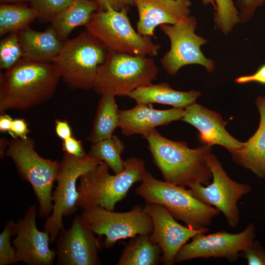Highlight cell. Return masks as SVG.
Wrapping results in <instances>:
<instances>
[{"label":"cell","mask_w":265,"mask_h":265,"mask_svg":"<svg viewBox=\"0 0 265 265\" xmlns=\"http://www.w3.org/2000/svg\"><path fill=\"white\" fill-rule=\"evenodd\" d=\"M196 26V19L191 15L176 24L159 26L170 42L169 50L160 59L167 74L174 76L182 67L190 64L201 65L209 73L214 70L213 60L207 58L201 51V46L208 41L195 33Z\"/></svg>","instance_id":"cell-11"},{"label":"cell","mask_w":265,"mask_h":265,"mask_svg":"<svg viewBox=\"0 0 265 265\" xmlns=\"http://www.w3.org/2000/svg\"><path fill=\"white\" fill-rule=\"evenodd\" d=\"M80 216L95 234L106 237L103 246L106 249L112 247L119 240L150 234L153 229L151 216L139 206L123 212L96 206L83 210Z\"/></svg>","instance_id":"cell-10"},{"label":"cell","mask_w":265,"mask_h":265,"mask_svg":"<svg viewBox=\"0 0 265 265\" xmlns=\"http://www.w3.org/2000/svg\"><path fill=\"white\" fill-rule=\"evenodd\" d=\"M99 9L93 0H72L71 3L51 21L59 37L65 41L76 27L85 26Z\"/></svg>","instance_id":"cell-23"},{"label":"cell","mask_w":265,"mask_h":265,"mask_svg":"<svg viewBox=\"0 0 265 265\" xmlns=\"http://www.w3.org/2000/svg\"><path fill=\"white\" fill-rule=\"evenodd\" d=\"M184 112V108L159 110L150 104H136L132 108L119 110L118 127L125 136L139 134L146 138L156 127L181 120Z\"/></svg>","instance_id":"cell-19"},{"label":"cell","mask_w":265,"mask_h":265,"mask_svg":"<svg viewBox=\"0 0 265 265\" xmlns=\"http://www.w3.org/2000/svg\"><path fill=\"white\" fill-rule=\"evenodd\" d=\"M115 97L112 94L101 96L91 130L86 139L87 141L94 144L110 138L118 127L119 109Z\"/></svg>","instance_id":"cell-24"},{"label":"cell","mask_w":265,"mask_h":265,"mask_svg":"<svg viewBox=\"0 0 265 265\" xmlns=\"http://www.w3.org/2000/svg\"><path fill=\"white\" fill-rule=\"evenodd\" d=\"M54 124L55 133L62 140L73 136L72 130L68 121L56 119Z\"/></svg>","instance_id":"cell-38"},{"label":"cell","mask_w":265,"mask_h":265,"mask_svg":"<svg viewBox=\"0 0 265 265\" xmlns=\"http://www.w3.org/2000/svg\"><path fill=\"white\" fill-rule=\"evenodd\" d=\"M37 204L29 206L15 225L16 237L12 241L17 260L28 265H51L56 256L50 249V238L46 231L36 227Z\"/></svg>","instance_id":"cell-16"},{"label":"cell","mask_w":265,"mask_h":265,"mask_svg":"<svg viewBox=\"0 0 265 265\" xmlns=\"http://www.w3.org/2000/svg\"><path fill=\"white\" fill-rule=\"evenodd\" d=\"M255 103L260 114L259 127L240 148L232 153V157L237 165L265 180V97H258Z\"/></svg>","instance_id":"cell-20"},{"label":"cell","mask_w":265,"mask_h":265,"mask_svg":"<svg viewBox=\"0 0 265 265\" xmlns=\"http://www.w3.org/2000/svg\"><path fill=\"white\" fill-rule=\"evenodd\" d=\"M23 58L52 62L60 51L63 42L51 26L43 31L28 26L17 32Z\"/></svg>","instance_id":"cell-21"},{"label":"cell","mask_w":265,"mask_h":265,"mask_svg":"<svg viewBox=\"0 0 265 265\" xmlns=\"http://www.w3.org/2000/svg\"><path fill=\"white\" fill-rule=\"evenodd\" d=\"M15 225L13 220H9L0 234V265L18 262L15 248L10 242L11 236L15 235Z\"/></svg>","instance_id":"cell-30"},{"label":"cell","mask_w":265,"mask_h":265,"mask_svg":"<svg viewBox=\"0 0 265 265\" xmlns=\"http://www.w3.org/2000/svg\"><path fill=\"white\" fill-rule=\"evenodd\" d=\"M199 132V139L205 145H218L226 148L231 154L240 148L243 143L233 137L226 130L222 116L195 103L185 108L181 119Z\"/></svg>","instance_id":"cell-18"},{"label":"cell","mask_w":265,"mask_h":265,"mask_svg":"<svg viewBox=\"0 0 265 265\" xmlns=\"http://www.w3.org/2000/svg\"><path fill=\"white\" fill-rule=\"evenodd\" d=\"M206 159L212 174V182L208 186L196 184L188 189L200 201L218 209L224 214L228 226L234 228L239 221L238 202L251 191V187L232 180L212 152L206 156Z\"/></svg>","instance_id":"cell-12"},{"label":"cell","mask_w":265,"mask_h":265,"mask_svg":"<svg viewBox=\"0 0 265 265\" xmlns=\"http://www.w3.org/2000/svg\"><path fill=\"white\" fill-rule=\"evenodd\" d=\"M240 23L245 24L253 17L256 10L265 4V0H237Z\"/></svg>","instance_id":"cell-32"},{"label":"cell","mask_w":265,"mask_h":265,"mask_svg":"<svg viewBox=\"0 0 265 265\" xmlns=\"http://www.w3.org/2000/svg\"><path fill=\"white\" fill-rule=\"evenodd\" d=\"M203 3L205 5L211 4L215 8V3L214 0H202Z\"/></svg>","instance_id":"cell-42"},{"label":"cell","mask_w":265,"mask_h":265,"mask_svg":"<svg viewBox=\"0 0 265 265\" xmlns=\"http://www.w3.org/2000/svg\"><path fill=\"white\" fill-rule=\"evenodd\" d=\"M102 162L87 155L84 158L80 159L64 153L60 161L57 185L52 193V212L46 218L44 226V231L49 234L51 244L54 242L59 232L64 229L63 217L71 215L78 210V180Z\"/></svg>","instance_id":"cell-9"},{"label":"cell","mask_w":265,"mask_h":265,"mask_svg":"<svg viewBox=\"0 0 265 265\" xmlns=\"http://www.w3.org/2000/svg\"><path fill=\"white\" fill-rule=\"evenodd\" d=\"M144 210L151 216L153 229L150 234L152 242L162 250V263L164 265L175 264V256L180 248L195 235L207 233L208 227L194 229L179 224L163 205L146 203Z\"/></svg>","instance_id":"cell-15"},{"label":"cell","mask_w":265,"mask_h":265,"mask_svg":"<svg viewBox=\"0 0 265 265\" xmlns=\"http://www.w3.org/2000/svg\"><path fill=\"white\" fill-rule=\"evenodd\" d=\"M129 9L116 10L107 6L105 10L98 9L85 26L86 31L101 41L109 51L117 53L157 56L161 47L152 37L135 31L131 24Z\"/></svg>","instance_id":"cell-8"},{"label":"cell","mask_w":265,"mask_h":265,"mask_svg":"<svg viewBox=\"0 0 265 265\" xmlns=\"http://www.w3.org/2000/svg\"><path fill=\"white\" fill-rule=\"evenodd\" d=\"M23 53L17 32L12 33L0 43V68L8 70L23 58Z\"/></svg>","instance_id":"cell-29"},{"label":"cell","mask_w":265,"mask_h":265,"mask_svg":"<svg viewBox=\"0 0 265 265\" xmlns=\"http://www.w3.org/2000/svg\"><path fill=\"white\" fill-rule=\"evenodd\" d=\"M125 246L117 265H157L162 262L160 247L150 234H139Z\"/></svg>","instance_id":"cell-25"},{"label":"cell","mask_w":265,"mask_h":265,"mask_svg":"<svg viewBox=\"0 0 265 265\" xmlns=\"http://www.w3.org/2000/svg\"><path fill=\"white\" fill-rule=\"evenodd\" d=\"M125 149V145L116 135L92 144L86 155L90 157L98 159L106 163L114 174L123 171L124 160L121 155Z\"/></svg>","instance_id":"cell-27"},{"label":"cell","mask_w":265,"mask_h":265,"mask_svg":"<svg viewBox=\"0 0 265 265\" xmlns=\"http://www.w3.org/2000/svg\"><path fill=\"white\" fill-rule=\"evenodd\" d=\"M61 79L52 62L21 59L0 74V113L26 110L53 96Z\"/></svg>","instance_id":"cell-1"},{"label":"cell","mask_w":265,"mask_h":265,"mask_svg":"<svg viewBox=\"0 0 265 265\" xmlns=\"http://www.w3.org/2000/svg\"><path fill=\"white\" fill-rule=\"evenodd\" d=\"M235 81L238 84L254 82L265 85V63L261 65L254 74L239 77Z\"/></svg>","instance_id":"cell-37"},{"label":"cell","mask_w":265,"mask_h":265,"mask_svg":"<svg viewBox=\"0 0 265 265\" xmlns=\"http://www.w3.org/2000/svg\"><path fill=\"white\" fill-rule=\"evenodd\" d=\"M2 2H23L28 1L31 2L33 0H0Z\"/></svg>","instance_id":"cell-41"},{"label":"cell","mask_w":265,"mask_h":265,"mask_svg":"<svg viewBox=\"0 0 265 265\" xmlns=\"http://www.w3.org/2000/svg\"><path fill=\"white\" fill-rule=\"evenodd\" d=\"M108 52L104 44L85 31L64 41L52 62L68 87L88 90L93 88L98 69Z\"/></svg>","instance_id":"cell-5"},{"label":"cell","mask_w":265,"mask_h":265,"mask_svg":"<svg viewBox=\"0 0 265 265\" xmlns=\"http://www.w3.org/2000/svg\"><path fill=\"white\" fill-rule=\"evenodd\" d=\"M62 151L76 158L82 159L86 157L82 141L72 136L62 141Z\"/></svg>","instance_id":"cell-34"},{"label":"cell","mask_w":265,"mask_h":265,"mask_svg":"<svg viewBox=\"0 0 265 265\" xmlns=\"http://www.w3.org/2000/svg\"><path fill=\"white\" fill-rule=\"evenodd\" d=\"M97 4L99 9L105 10L109 6L116 10L123 9H129L130 7L134 5L135 0H93Z\"/></svg>","instance_id":"cell-35"},{"label":"cell","mask_w":265,"mask_h":265,"mask_svg":"<svg viewBox=\"0 0 265 265\" xmlns=\"http://www.w3.org/2000/svg\"><path fill=\"white\" fill-rule=\"evenodd\" d=\"M29 132L27 124L24 119L17 118L13 120L11 128L8 133L13 138L26 139Z\"/></svg>","instance_id":"cell-36"},{"label":"cell","mask_w":265,"mask_h":265,"mask_svg":"<svg viewBox=\"0 0 265 265\" xmlns=\"http://www.w3.org/2000/svg\"><path fill=\"white\" fill-rule=\"evenodd\" d=\"M158 72L151 57L108 50L98 69L93 89L101 96H128L138 87L152 83Z\"/></svg>","instance_id":"cell-6"},{"label":"cell","mask_w":265,"mask_h":265,"mask_svg":"<svg viewBox=\"0 0 265 265\" xmlns=\"http://www.w3.org/2000/svg\"><path fill=\"white\" fill-rule=\"evenodd\" d=\"M145 139L153 162L164 181L188 187L196 184H211L212 174L206 156L212 152V146L191 149L184 142L165 137L156 129Z\"/></svg>","instance_id":"cell-2"},{"label":"cell","mask_w":265,"mask_h":265,"mask_svg":"<svg viewBox=\"0 0 265 265\" xmlns=\"http://www.w3.org/2000/svg\"><path fill=\"white\" fill-rule=\"evenodd\" d=\"M13 120L9 115L1 114L0 116V132L8 133L11 130Z\"/></svg>","instance_id":"cell-39"},{"label":"cell","mask_w":265,"mask_h":265,"mask_svg":"<svg viewBox=\"0 0 265 265\" xmlns=\"http://www.w3.org/2000/svg\"><path fill=\"white\" fill-rule=\"evenodd\" d=\"M104 162L81 176L77 190V205L83 210L99 206L113 211L116 204L124 199L134 184L142 182L146 172L141 159L131 157L124 160V168L119 174L111 175Z\"/></svg>","instance_id":"cell-3"},{"label":"cell","mask_w":265,"mask_h":265,"mask_svg":"<svg viewBox=\"0 0 265 265\" xmlns=\"http://www.w3.org/2000/svg\"><path fill=\"white\" fill-rule=\"evenodd\" d=\"M135 192L146 203L163 205L176 220L194 229L208 227L220 213L216 208L197 199L185 186L159 180L147 171Z\"/></svg>","instance_id":"cell-4"},{"label":"cell","mask_w":265,"mask_h":265,"mask_svg":"<svg viewBox=\"0 0 265 265\" xmlns=\"http://www.w3.org/2000/svg\"><path fill=\"white\" fill-rule=\"evenodd\" d=\"M38 17L37 11L17 4L0 5V35L18 32Z\"/></svg>","instance_id":"cell-26"},{"label":"cell","mask_w":265,"mask_h":265,"mask_svg":"<svg viewBox=\"0 0 265 265\" xmlns=\"http://www.w3.org/2000/svg\"><path fill=\"white\" fill-rule=\"evenodd\" d=\"M248 265H265V250L258 240H254L252 245L240 253Z\"/></svg>","instance_id":"cell-33"},{"label":"cell","mask_w":265,"mask_h":265,"mask_svg":"<svg viewBox=\"0 0 265 265\" xmlns=\"http://www.w3.org/2000/svg\"><path fill=\"white\" fill-rule=\"evenodd\" d=\"M201 93L198 91H178L173 89L167 83L161 82L138 87L128 97L134 100L136 104L157 103L185 109L196 103Z\"/></svg>","instance_id":"cell-22"},{"label":"cell","mask_w":265,"mask_h":265,"mask_svg":"<svg viewBox=\"0 0 265 265\" xmlns=\"http://www.w3.org/2000/svg\"><path fill=\"white\" fill-rule=\"evenodd\" d=\"M190 0H135L138 20L136 31L155 38V30L161 25H174L190 15Z\"/></svg>","instance_id":"cell-17"},{"label":"cell","mask_w":265,"mask_h":265,"mask_svg":"<svg viewBox=\"0 0 265 265\" xmlns=\"http://www.w3.org/2000/svg\"><path fill=\"white\" fill-rule=\"evenodd\" d=\"M255 230V225L250 223L244 230L237 234L225 231L208 235L197 234L191 238L190 242L180 248L174 262L178 263L197 258H224L229 262L235 263L240 257V253L253 244Z\"/></svg>","instance_id":"cell-13"},{"label":"cell","mask_w":265,"mask_h":265,"mask_svg":"<svg viewBox=\"0 0 265 265\" xmlns=\"http://www.w3.org/2000/svg\"><path fill=\"white\" fill-rule=\"evenodd\" d=\"M57 265H98L102 248L97 238L80 215H76L68 229H63L56 238Z\"/></svg>","instance_id":"cell-14"},{"label":"cell","mask_w":265,"mask_h":265,"mask_svg":"<svg viewBox=\"0 0 265 265\" xmlns=\"http://www.w3.org/2000/svg\"><path fill=\"white\" fill-rule=\"evenodd\" d=\"M8 140L5 138L2 137L0 139V159L3 158L6 155V150L7 147Z\"/></svg>","instance_id":"cell-40"},{"label":"cell","mask_w":265,"mask_h":265,"mask_svg":"<svg viewBox=\"0 0 265 265\" xmlns=\"http://www.w3.org/2000/svg\"><path fill=\"white\" fill-rule=\"evenodd\" d=\"M215 27L223 34L227 35L239 23V12L233 0H214Z\"/></svg>","instance_id":"cell-28"},{"label":"cell","mask_w":265,"mask_h":265,"mask_svg":"<svg viewBox=\"0 0 265 265\" xmlns=\"http://www.w3.org/2000/svg\"><path fill=\"white\" fill-rule=\"evenodd\" d=\"M72 0H33L32 7L38 14L42 22H50L59 12L67 7Z\"/></svg>","instance_id":"cell-31"},{"label":"cell","mask_w":265,"mask_h":265,"mask_svg":"<svg viewBox=\"0 0 265 265\" xmlns=\"http://www.w3.org/2000/svg\"><path fill=\"white\" fill-rule=\"evenodd\" d=\"M6 155L14 161L21 178L32 186L39 205V215L47 218L53 210L52 189L60 161L41 157L35 150L34 140L28 136L9 140Z\"/></svg>","instance_id":"cell-7"}]
</instances>
